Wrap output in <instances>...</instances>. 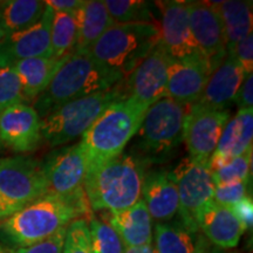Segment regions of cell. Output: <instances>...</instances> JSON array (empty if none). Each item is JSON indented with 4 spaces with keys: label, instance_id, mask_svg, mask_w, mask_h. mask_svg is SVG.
I'll use <instances>...</instances> for the list:
<instances>
[{
    "label": "cell",
    "instance_id": "cell-7",
    "mask_svg": "<svg viewBox=\"0 0 253 253\" xmlns=\"http://www.w3.org/2000/svg\"><path fill=\"white\" fill-rule=\"evenodd\" d=\"M189 108L167 96L149 106L137 131L145 162L163 158L182 143Z\"/></svg>",
    "mask_w": 253,
    "mask_h": 253
},
{
    "label": "cell",
    "instance_id": "cell-6",
    "mask_svg": "<svg viewBox=\"0 0 253 253\" xmlns=\"http://www.w3.org/2000/svg\"><path fill=\"white\" fill-rule=\"evenodd\" d=\"M119 99L121 97L113 87L62 104L41 119V136L50 147L77 140L110 103Z\"/></svg>",
    "mask_w": 253,
    "mask_h": 253
},
{
    "label": "cell",
    "instance_id": "cell-40",
    "mask_svg": "<svg viewBox=\"0 0 253 253\" xmlns=\"http://www.w3.org/2000/svg\"><path fill=\"white\" fill-rule=\"evenodd\" d=\"M196 253H226V252L224 251V250L213 246L204 236H202L201 243H199L198 250Z\"/></svg>",
    "mask_w": 253,
    "mask_h": 253
},
{
    "label": "cell",
    "instance_id": "cell-31",
    "mask_svg": "<svg viewBox=\"0 0 253 253\" xmlns=\"http://www.w3.org/2000/svg\"><path fill=\"white\" fill-rule=\"evenodd\" d=\"M251 161L252 149L242 156L232 158L219 169L212 172L216 184H229V183L245 182L251 178Z\"/></svg>",
    "mask_w": 253,
    "mask_h": 253
},
{
    "label": "cell",
    "instance_id": "cell-26",
    "mask_svg": "<svg viewBox=\"0 0 253 253\" xmlns=\"http://www.w3.org/2000/svg\"><path fill=\"white\" fill-rule=\"evenodd\" d=\"M154 239L156 253H196L202 235L186 229L178 219L173 223H156Z\"/></svg>",
    "mask_w": 253,
    "mask_h": 253
},
{
    "label": "cell",
    "instance_id": "cell-42",
    "mask_svg": "<svg viewBox=\"0 0 253 253\" xmlns=\"http://www.w3.org/2000/svg\"><path fill=\"white\" fill-rule=\"evenodd\" d=\"M125 253H156L155 252L154 245H143V246H136V248H126Z\"/></svg>",
    "mask_w": 253,
    "mask_h": 253
},
{
    "label": "cell",
    "instance_id": "cell-19",
    "mask_svg": "<svg viewBox=\"0 0 253 253\" xmlns=\"http://www.w3.org/2000/svg\"><path fill=\"white\" fill-rule=\"evenodd\" d=\"M141 199L144 202L151 219L166 223L178 213L179 199L172 171L157 169L145 172Z\"/></svg>",
    "mask_w": 253,
    "mask_h": 253
},
{
    "label": "cell",
    "instance_id": "cell-43",
    "mask_svg": "<svg viewBox=\"0 0 253 253\" xmlns=\"http://www.w3.org/2000/svg\"><path fill=\"white\" fill-rule=\"evenodd\" d=\"M0 253H15V251L14 250L7 248V246L2 245L1 243H0Z\"/></svg>",
    "mask_w": 253,
    "mask_h": 253
},
{
    "label": "cell",
    "instance_id": "cell-24",
    "mask_svg": "<svg viewBox=\"0 0 253 253\" xmlns=\"http://www.w3.org/2000/svg\"><path fill=\"white\" fill-rule=\"evenodd\" d=\"M67 55L61 59L53 56H41L19 61L12 66L23 86L27 103L33 102L48 87L55 73L65 61Z\"/></svg>",
    "mask_w": 253,
    "mask_h": 253
},
{
    "label": "cell",
    "instance_id": "cell-28",
    "mask_svg": "<svg viewBox=\"0 0 253 253\" xmlns=\"http://www.w3.org/2000/svg\"><path fill=\"white\" fill-rule=\"evenodd\" d=\"M78 26L74 13L53 12L50 24V48L52 56L61 59L71 54L77 43Z\"/></svg>",
    "mask_w": 253,
    "mask_h": 253
},
{
    "label": "cell",
    "instance_id": "cell-34",
    "mask_svg": "<svg viewBox=\"0 0 253 253\" xmlns=\"http://www.w3.org/2000/svg\"><path fill=\"white\" fill-rule=\"evenodd\" d=\"M249 181L229 183V184H216L212 202L221 207L232 208L244 199L248 194Z\"/></svg>",
    "mask_w": 253,
    "mask_h": 253
},
{
    "label": "cell",
    "instance_id": "cell-10",
    "mask_svg": "<svg viewBox=\"0 0 253 253\" xmlns=\"http://www.w3.org/2000/svg\"><path fill=\"white\" fill-rule=\"evenodd\" d=\"M47 195L66 201L88 203L84 194L87 162L81 143L55 150L43 162Z\"/></svg>",
    "mask_w": 253,
    "mask_h": 253
},
{
    "label": "cell",
    "instance_id": "cell-3",
    "mask_svg": "<svg viewBox=\"0 0 253 253\" xmlns=\"http://www.w3.org/2000/svg\"><path fill=\"white\" fill-rule=\"evenodd\" d=\"M148 108L131 99H119L100 114L80 142L87 171L123 154L129 141L137 134Z\"/></svg>",
    "mask_w": 253,
    "mask_h": 253
},
{
    "label": "cell",
    "instance_id": "cell-13",
    "mask_svg": "<svg viewBox=\"0 0 253 253\" xmlns=\"http://www.w3.org/2000/svg\"><path fill=\"white\" fill-rule=\"evenodd\" d=\"M186 2L192 38L213 71L226 55L225 33L216 7L217 1Z\"/></svg>",
    "mask_w": 253,
    "mask_h": 253
},
{
    "label": "cell",
    "instance_id": "cell-11",
    "mask_svg": "<svg viewBox=\"0 0 253 253\" xmlns=\"http://www.w3.org/2000/svg\"><path fill=\"white\" fill-rule=\"evenodd\" d=\"M171 59L158 45L140 65L114 86L121 99L149 107L167 96L168 68Z\"/></svg>",
    "mask_w": 253,
    "mask_h": 253
},
{
    "label": "cell",
    "instance_id": "cell-21",
    "mask_svg": "<svg viewBox=\"0 0 253 253\" xmlns=\"http://www.w3.org/2000/svg\"><path fill=\"white\" fill-rule=\"evenodd\" d=\"M198 230L216 248H236L245 229L230 208L210 202L202 209L197 218Z\"/></svg>",
    "mask_w": 253,
    "mask_h": 253
},
{
    "label": "cell",
    "instance_id": "cell-30",
    "mask_svg": "<svg viewBox=\"0 0 253 253\" xmlns=\"http://www.w3.org/2000/svg\"><path fill=\"white\" fill-rule=\"evenodd\" d=\"M90 244L94 253H125L126 246L121 237L110 225L106 214L91 212L87 218Z\"/></svg>",
    "mask_w": 253,
    "mask_h": 253
},
{
    "label": "cell",
    "instance_id": "cell-27",
    "mask_svg": "<svg viewBox=\"0 0 253 253\" xmlns=\"http://www.w3.org/2000/svg\"><path fill=\"white\" fill-rule=\"evenodd\" d=\"M46 9L40 0H1L0 26L7 34L15 33L36 25Z\"/></svg>",
    "mask_w": 253,
    "mask_h": 253
},
{
    "label": "cell",
    "instance_id": "cell-9",
    "mask_svg": "<svg viewBox=\"0 0 253 253\" xmlns=\"http://www.w3.org/2000/svg\"><path fill=\"white\" fill-rule=\"evenodd\" d=\"M47 195L43 163L28 156L0 161V196L19 211Z\"/></svg>",
    "mask_w": 253,
    "mask_h": 253
},
{
    "label": "cell",
    "instance_id": "cell-22",
    "mask_svg": "<svg viewBox=\"0 0 253 253\" xmlns=\"http://www.w3.org/2000/svg\"><path fill=\"white\" fill-rule=\"evenodd\" d=\"M106 217L121 237L126 248L153 244V219L142 199L126 210L109 213Z\"/></svg>",
    "mask_w": 253,
    "mask_h": 253
},
{
    "label": "cell",
    "instance_id": "cell-12",
    "mask_svg": "<svg viewBox=\"0 0 253 253\" xmlns=\"http://www.w3.org/2000/svg\"><path fill=\"white\" fill-rule=\"evenodd\" d=\"M160 45L171 60H205L196 45L189 26L188 2L155 1ZM207 61V60H205ZM208 62V61H207Z\"/></svg>",
    "mask_w": 253,
    "mask_h": 253
},
{
    "label": "cell",
    "instance_id": "cell-16",
    "mask_svg": "<svg viewBox=\"0 0 253 253\" xmlns=\"http://www.w3.org/2000/svg\"><path fill=\"white\" fill-rule=\"evenodd\" d=\"M42 140L41 119L28 103H17L0 113V143L15 153L34 150Z\"/></svg>",
    "mask_w": 253,
    "mask_h": 253
},
{
    "label": "cell",
    "instance_id": "cell-44",
    "mask_svg": "<svg viewBox=\"0 0 253 253\" xmlns=\"http://www.w3.org/2000/svg\"><path fill=\"white\" fill-rule=\"evenodd\" d=\"M8 36V34L7 33H6V32H5V30H4V28H2L1 26H0V43H1L2 42V40H4L5 39V38L6 37H7Z\"/></svg>",
    "mask_w": 253,
    "mask_h": 253
},
{
    "label": "cell",
    "instance_id": "cell-33",
    "mask_svg": "<svg viewBox=\"0 0 253 253\" xmlns=\"http://www.w3.org/2000/svg\"><path fill=\"white\" fill-rule=\"evenodd\" d=\"M62 253H94L86 218H79L69 224Z\"/></svg>",
    "mask_w": 253,
    "mask_h": 253
},
{
    "label": "cell",
    "instance_id": "cell-23",
    "mask_svg": "<svg viewBox=\"0 0 253 253\" xmlns=\"http://www.w3.org/2000/svg\"><path fill=\"white\" fill-rule=\"evenodd\" d=\"M77 19L78 34L74 53L88 54L94 43L114 21L102 0H84L81 7L74 12Z\"/></svg>",
    "mask_w": 253,
    "mask_h": 253
},
{
    "label": "cell",
    "instance_id": "cell-15",
    "mask_svg": "<svg viewBox=\"0 0 253 253\" xmlns=\"http://www.w3.org/2000/svg\"><path fill=\"white\" fill-rule=\"evenodd\" d=\"M53 11L46 6L42 17L26 30L8 34L0 43V67H12L23 60L52 56L50 24Z\"/></svg>",
    "mask_w": 253,
    "mask_h": 253
},
{
    "label": "cell",
    "instance_id": "cell-20",
    "mask_svg": "<svg viewBox=\"0 0 253 253\" xmlns=\"http://www.w3.org/2000/svg\"><path fill=\"white\" fill-rule=\"evenodd\" d=\"M253 109L238 110L224 126L219 142L212 156L209 160L211 172L232 158L242 156L252 149Z\"/></svg>",
    "mask_w": 253,
    "mask_h": 253
},
{
    "label": "cell",
    "instance_id": "cell-18",
    "mask_svg": "<svg viewBox=\"0 0 253 253\" xmlns=\"http://www.w3.org/2000/svg\"><path fill=\"white\" fill-rule=\"evenodd\" d=\"M211 72L205 60H171L168 68L167 97L192 106L203 93Z\"/></svg>",
    "mask_w": 253,
    "mask_h": 253
},
{
    "label": "cell",
    "instance_id": "cell-25",
    "mask_svg": "<svg viewBox=\"0 0 253 253\" xmlns=\"http://www.w3.org/2000/svg\"><path fill=\"white\" fill-rule=\"evenodd\" d=\"M216 7L224 26L226 53L231 52L238 41L252 33V1H243V0L217 1Z\"/></svg>",
    "mask_w": 253,
    "mask_h": 253
},
{
    "label": "cell",
    "instance_id": "cell-14",
    "mask_svg": "<svg viewBox=\"0 0 253 253\" xmlns=\"http://www.w3.org/2000/svg\"><path fill=\"white\" fill-rule=\"evenodd\" d=\"M230 120L229 110H211L190 106L185 120L183 141L189 157L209 162L219 142L220 135Z\"/></svg>",
    "mask_w": 253,
    "mask_h": 253
},
{
    "label": "cell",
    "instance_id": "cell-4",
    "mask_svg": "<svg viewBox=\"0 0 253 253\" xmlns=\"http://www.w3.org/2000/svg\"><path fill=\"white\" fill-rule=\"evenodd\" d=\"M122 79L100 66L89 54L71 53L60 66L48 87L33 101V108L43 119L62 104L108 90Z\"/></svg>",
    "mask_w": 253,
    "mask_h": 253
},
{
    "label": "cell",
    "instance_id": "cell-41",
    "mask_svg": "<svg viewBox=\"0 0 253 253\" xmlns=\"http://www.w3.org/2000/svg\"><path fill=\"white\" fill-rule=\"evenodd\" d=\"M14 212H17V210L13 207H11L8 203H6L5 199L0 196V221L4 220L5 218L9 217Z\"/></svg>",
    "mask_w": 253,
    "mask_h": 253
},
{
    "label": "cell",
    "instance_id": "cell-17",
    "mask_svg": "<svg viewBox=\"0 0 253 253\" xmlns=\"http://www.w3.org/2000/svg\"><path fill=\"white\" fill-rule=\"evenodd\" d=\"M248 77L235 56L226 53L225 58L211 72L203 93L194 106L211 110H226Z\"/></svg>",
    "mask_w": 253,
    "mask_h": 253
},
{
    "label": "cell",
    "instance_id": "cell-36",
    "mask_svg": "<svg viewBox=\"0 0 253 253\" xmlns=\"http://www.w3.org/2000/svg\"><path fill=\"white\" fill-rule=\"evenodd\" d=\"M67 227L58 231L55 235L42 240V242L28 246V248L14 250V251L15 253H62Z\"/></svg>",
    "mask_w": 253,
    "mask_h": 253
},
{
    "label": "cell",
    "instance_id": "cell-38",
    "mask_svg": "<svg viewBox=\"0 0 253 253\" xmlns=\"http://www.w3.org/2000/svg\"><path fill=\"white\" fill-rule=\"evenodd\" d=\"M235 102L238 106L239 110L252 109L253 106V77L252 74L248 75L243 81L238 93L235 97Z\"/></svg>",
    "mask_w": 253,
    "mask_h": 253
},
{
    "label": "cell",
    "instance_id": "cell-32",
    "mask_svg": "<svg viewBox=\"0 0 253 253\" xmlns=\"http://www.w3.org/2000/svg\"><path fill=\"white\" fill-rule=\"evenodd\" d=\"M17 103H27L21 82L12 67H0V113Z\"/></svg>",
    "mask_w": 253,
    "mask_h": 253
},
{
    "label": "cell",
    "instance_id": "cell-5",
    "mask_svg": "<svg viewBox=\"0 0 253 253\" xmlns=\"http://www.w3.org/2000/svg\"><path fill=\"white\" fill-rule=\"evenodd\" d=\"M160 43L156 24H114L89 50L95 61L125 79Z\"/></svg>",
    "mask_w": 253,
    "mask_h": 253
},
{
    "label": "cell",
    "instance_id": "cell-2",
    "mask_svg": "<svg viewBox=\"0 0 253 253\" xmlns=\"http://www.w3.org/2000/svg\"><path fill=\"white\" fill-rule=\"evenodd\" d=\"M145 168L141 156L121 154L87 171L84 194L93 213L119 212L141 199Z\"/></svg>",
    "mask_w": 253,
    "mask_h": 253
},
{
    "label": "cell",
    "instance_id": "cell-1",
    "mask_svg": "<svg viewBox=\"0 0 253 253\" xmlns=\"http://www.w3.org/2000/svg\"><path fill=\"white\" fill-rule=\"evenodd\" d=\"M88 203L46 195L0 221V243L18 250L42 242L73 220L89 217Z\"/></svg>",
    "mask_w": 253,
    "mask_h": 253
},
{
    "label": "cell",
    "instance_id": "cell-8",
    "mask_svg": "<svg viewBox=\"0 0 253 253\" xmlns=\"http://www.w3.org/2000/svg\"><path fill=\"white\" fill-rule=\"evenodd\" d=\"M172 173L178 191L179 220L186 229L198 233V214L205 205L212 202L216 186L209 162L184 158Z\"/></svg>",
    "mask_w": 253,
    "mask_h": 253
},
{
    "label": "cell",
    "instance_id": "cell-35",
    "mask_svg": "<svg viewBox=\"0 0 253 253\" xmlns=\"http://www.w3.org/2000/svg\"><path fill=\"white\" fill-rule=\"evenodd\" d=\"M229 54L235 56L237 62L245 72L246 75L252 74L253 72V34H249L236 43Z\"/></svg>",
    "mask_w": 253,
    "mask_h": 253
},
{
    "label": "cell",
    "instance_id": "cell-37",
    "mask_svg": "<svg viewBox=\"0 0 253 253\" xmlns=\"http://www.w3.org/2000/svg\"><path fill=\"white\" fill-rule=\"evenodd\" d=\"M236 217L238 218L242 225L244 226L245 231L252 227V218H253V203L251 196H246L244 199L233 205L231 208Z\"/></svg>",
    "mask_w": 253,
    "mask_h": 253
},
{
    "label": "cell",
    "instance_id": "cell-39",
    "mask_svg": "<svg viewBox=\"0 0 253 253\" xmlns=\"http://www.w3.org/2000/svg\"><path fill=\"white\" fill-rule=\"evenodd\" d=\"M45 4L53 12L74 13L84 4V0H48V1H45Z\"/></svg>",
    "mask_w": 253,
    "mask_h": 253
},
{
    "label": "cell",
    "instance_id": "cell-29",
    "mask_svg": "<svg viewBox=\"0 0 253 253\" xmlns=\"http://www.w3.org/2000/svg\"><path fill=\"white\" fill-rule=\"evenodd\" d=\"M114 24H156L155 4L143 0H104Z\"/></svg>",
    "mask_w": 253,
    "mask_h": 253
}]
</instances>
